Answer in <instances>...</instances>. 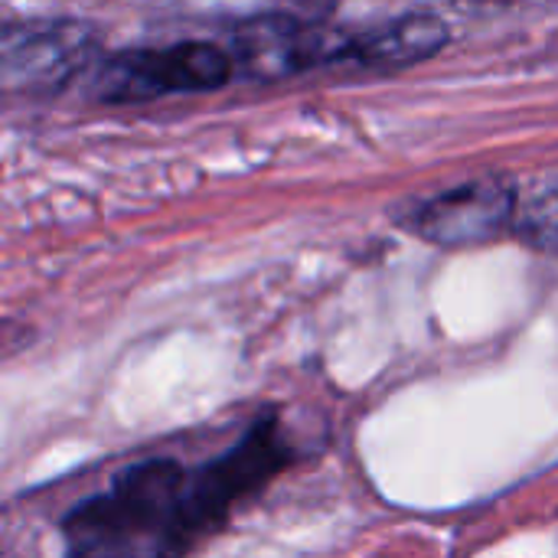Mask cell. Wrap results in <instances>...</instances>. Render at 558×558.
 <instances>
[{
  "label": "cell",
  "mask_w": 558,
  "mask_h": 558,
  "mask_svg": "<svg viewBox=\"0 0 558 558\" xmlns=\"http://www.w3.org/2000/svg\"><path fill=\"white\" fill-rule=\"evenodd\" d=\"M235 75L239 59L229 46L209 39H180L101 56L92 69V95L108 105L154 101L167 95L216 92Z\"/></svg>",
  "instance_id": "7a4b0ae2"
},
{
  "label": "cell",
  "mask_w": 558,
  "mask_h": 558,
  "mask_svg": "<svg viewBox=\"0 0 558 558\" xmlns=\"http://www.w3.org/2000/svg\"><path fill=\"white\" fill-rule=\"evenodd\" d=\"M520 232H526L536 242H558V180L533 193L520 206Z\"/></svg>",
  "instance_id": "8992f818"
},
{
  "label": "cell",
  "mask_w": 558,
  "mask_h": 558,
  "mask_svg": "<svg viewBox=\"0 0 558 558\" xmlns=\"http://www.w3.org/2000/svg\"><path fill=\"white\" fill-rule=\"evenodd\" d=\"M291 461L294 448L271 412L213 461H137L62 517V558H186Z\"/></svg>",
  "instance_id": "6da1fadb"
},
{
  "label": "cell",
  "mask_w": 558,
  "mask_h": 558,
  "mask_svg": "<svg viewBox=\"0 0 558 558\" xmlns=\"http://www.w3.org/2000/svg\"><path fill=\"white\" fill-rule=\"evenodd\" d=\"M98 65V29L82 20H26L0 33L7 95H56Z\"/></svg>",
  "instance_id": "3957f363"
},
{
  "label": "cell",
  "mask_w": 558,
  "mask_h": 558,
  "mask_svg": "<svg viewBox=\"0 0 558 558\" xmlns=\"http://www.w3.org/2000/svg\"><path fill=\"white\" fill-rule=\"evenodd\" d=\"M448 23L438 13L412 10L399 13L386 23H369L360 29H347L340 65L366 69V72H399L432 59L448 43Z\"/></svg>",
  "instance_id": "5b68a950"
},
{
  "label": "cell",
  "mask_w": 558,
  "mask_h": 558,
  "mask_svg": "<svg viewBox=\"0 0 558 558\" xmlns=\"http://www.w3.org/2000/svg\"><path fill=\"white\" fill-rule=\"evenodd\" d=\"M520 190L507 180H471L409 206L402 226L445 248L490 242L520 222Z\"/></svg>",
  "instance_id": "277c9868"
}]
</instances>
